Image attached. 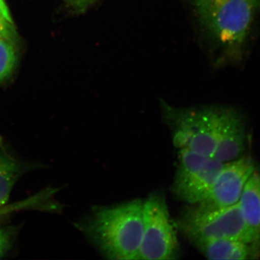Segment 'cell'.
<instances>
[{
	"instance_id": "8",
	"label": "cell",
	"mask_w": 260,
	"mask_h": 260,
	"mask_svg": "<svg viewBox=\"0 0 260 260\" xmlns=\"http://www.w3.org/2000/svg\"><path fill=\"white\" fill-rule=\"evenodd\" d=\"M246 142V126L242 116L232 108H218L213 158L222 162L235 160L245 151Z\"/></svg>"
},
{
	"instance_id": "2",
	"label": "cell",
	"mask_w": 260,
	"mask_h": 260,
	"mask_svg": "<svg viewBox=\"0 0 260 260\" xmlns=\"http://www.w3.org/2000/svg\"><path fill=\"white\" fill-rule=\"evenodd\" d=\"M259 13L260 0H210L197 14L224 54L237 59Z\"/></svg>"
},
{
	"instance_id": "16",
	"label": "cell",
	"mask_w": 260,
	"mask_h": 260,
	"mask_svg": "<svg viewBox=\"0 0 260 260\" xmlns=\"http://www.w3.org/2000/svg\"><path fill=\"white\" fill-rule=\"evenodd\" d=\"M0 15L8 20V21L13 23V18L10 15V10L5 3V0H0Z\"/></svg>"
},
{
	"instance_id": "17",
	"label": "cell",
	"mask_w": 260,
	"mask_h": 260,
	"mask_svg": "<svg viewBox=\"0 0 260 260\" xmlns=\"http://www.w3.org/2000/svg\"><path fill=\"white\" fill-rule=\"evenodd\" d=\"M192 1L194 3L195 8H196L197 13H198L210 3V0H192Z\"/></svg>"
},
{
	"instance_id": "6",
	"label": "cell",
	"mask_w": 260,
	"mask_h": 260,
	"mask_svg": "<svg viewBox=\"0 0 260 260\" xmlns=\"http://www.w3.org/2000/svg\"><path fill=\"white\" fill-rule=\"evenodd\" d=\"M223 164L213 157L179 149V164L173 184L174 194L191 205L203 201Z\"/></svg>"
},
{
	"instance_id": "4",
	"label": "cell",
	"mask_w": 260,
	"mask_h": 260,
	"mask_svg": "<svg viewBox=\"0 0 260 260\" xmlns=\"http://www.w3.org/2000/svg\"><path fill=\"white\" fill-rule=\"evenodd\" d=\"M164 120L172 133L173 143L179 149L213 157L216 143L218 108H178L160 102Z\"/></svg>"
},
{
	"instance_id": "18",
	"label": "cell",
	"mask_w": 260,
	"mask_h": 260,
	"mask_svg": "<svg viewBox=\"0 0 260 260\" xmlns=\"http://www.w3.org/2000/svg\"><path fill=\"white\" fill-rule=\"evenodd\" d=\"M63 1H64L65 3H67L69 5H70V3H71V0H63Z\"/></svg>"
},
{
	"instance_id": "15",
	"label": "cell",
	"mask_w": 260,
	"mask_h": 260,
	"mask_svg": "<svg viewBox=\"0 0 260 260\" xmlns=\"http://www.w3.org/2000/svg\"><path fill=\"white\" fill-rule=\"evenodd\" d=\"M99 0H71L70 6L73 7L76 11L85 12Z\"/></svg>"
},
{
	"instance_id": "5",
	"label": "cell",
	"mask_w": 260,
	"mask_h": 260,
	"mask_svg": "<svg viewBox=\"0 0 260 260\" xmlns=\"http://www.w3.org/2000/svg\"><path fill=\"white\" fill-rule=\"evenodd\" d=\"M143 232L138 260L176 259L179 246L165 198L155 193L143 202Z\"/></svg>"
},
{
	"instance_id": "10",
	"label": "cell",
	"mask_w": 260,
	"mask_h": 260,
	"mask_svg": "<svg viewBox=\"0 0 260 260\" xmlns=\"http://www.w3.org/2000/svg\"><path fill=\"white\" fill-rule=\"evenodd\" d=\"M191 243L208 259L243 260L259 254L252 244L234 239H209Z\"/></svg>"
},
{
	"instance_id": "11",
	"label": "cell",
	"mask_w": 260,
	"mask_h": 260,
	"mask_svg": "<svg viewBox=\"0 0 260 260\" xmlns=\"http://www.w3.org/2000/svg\"><path fill=\"white\" fill-rule=\"evenodd\" d=\"M26 168L8 150L0 138V208L8 203L13 186Z\"/></svg>"
},
{
	"instance_id": "12",
	"label": "cell",
	"mask_w": 260,
	"mask_h": 260,
	"mask_svg": "<svg viewBox=\"0 0 260 260\" xmlns=\"http://www.w3.org/2000/svg\"><path fill=\"white\" fill-rule=\"evenodd\" d=\"M17 60L18 54L14 41L0 37V83L13 74Z\"/></svg>"
},
{
	"instance_id": "14",
	"label": "cell",
	"mask_w": 260,
	"mask_h": 260,
	"mask_svg": "<svg viewBox=\"0 0 260 260\" xmlns=\"http://www.w3.org/2000/svg\"><path fill=\"white\" fill-rule=\"evenodd\" d=\"M0 37L7 38L14 42L17 38V32L14 23L8 21L1 15H0Z\"/></svg>"
},
{
	"instance_id": "1",
	"label": "cell",
	"mask_w": 260,
	"mask_h": 260,
	"mask_svg": "<svg viewBox=\"0 0 260 260\" xmlns=\"http://www.w3.org/2000/svg\"><path fill=\"white\" fill-rule=\"evenodd\" d=\"M143 202L134 200L95 208L80 224L82 232L106 258L138 260L143 232Z\"/></svg>"
},
{
	"instance_id": "7",
	"label": "cell",
	"mask_w": 260,
	"mask_h": 260,
	"mask_svg": "<svg viewBox=\"0 0 260 260\" xmlns=\"http://www.w3.org/2000/svg\"><path fill=\"white\" fill-rule=\"evenodd\" d=\"M255 170V162L249 155L224 162L206 198L199 203L213 207L237 204L246 181Z\"/></svg>"
},
{
	"instance_id": "9",
	"label": "cell",
	"mask_w": 260,
	"mask_h": 260,
	"mask_svg": "<svg viewBox=\"0 0 260 260\" xmlns=\"http://www.w3.org/2000/svg\"><path fill=\"white\" fill-rule=\"evenodd\" d=\"M246 227L253 237V246L260 250V173L255 170L246 181L239 202Z\"/></svg>"
},
{
	"instance_id": "13",
	"label": "cell",
	"mask_w": 260,
	"mask_h": 260,
	"mask_svg": "<svg viewBox=\"0 0 260 260\" xmlns=\"http://www.w3.org/2000/svg\"><path fill=\"white\" fill-rule=\"evenodd\" d=\"M16 237L15 228L0 224V258L3 257L13 246Z\"/></svg>"
},
{
	"instance_id": "3",
	"label": "cell",
	"mask_w": 260,
	"mask_h": 260,
	"mask_svg": "<svg viewBox=\"0 0 260 260\" xmlns=\"http://www.w3.org/2000/svg\"><path fill=\"white\" fill-rule=\"evenodd\" d=\"M177 227L191 242L229 239L253 245L254 242L238 203L226 207H213L203 203L191 205L181 214Z\"/></svg>"
}]
</instances>
